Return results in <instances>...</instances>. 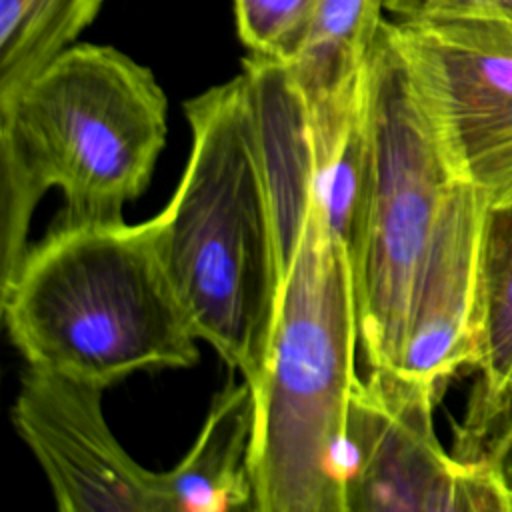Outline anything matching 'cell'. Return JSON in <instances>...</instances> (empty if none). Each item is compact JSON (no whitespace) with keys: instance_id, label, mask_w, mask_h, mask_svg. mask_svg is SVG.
<instances>
[{"instance_id":"cell-1","label":"cell","mask_w":512,"mask_h":512,"mask_svg":"<svg viewBox=\"0 0 512 512\" xmlns=\"http://www.w3.org/2000/svg\"><path fill=\"white\" fill-rule=\"evenodd\" d=\"M278 250L266 374L248 450L252 510L346 512V422L356 382V282L324 198L308 102L288 64L246 56Z\"/></svg>"},{"instance_id":"cell-2","label":"cell","mask_w":512,"mask_h":512,"mask_svg":"<svg viewBox=\"0 0 512 512\" xmlns=\"http://www.w3.org/2000/svg\"><path fill=\"white\" fill-rule=\"evenodd\" d=\"M368 206L354 260L360 348L370 370L444 378L476 360L486 202L436 132L392 20L364 68Z\"/></svg>"},{"instance_id":"cell-3","label":"cell","mask_w":512,"mask_h":512,"mask_svg":"<svg viewBox=\"0 0 512 512\" xmlns=\"http://www.w3.org/2000/svg\"><path fill=\"white\" fill-rule=\"evenodd\" d=\"M182 178L152 218L194 332L256 392L278 298V250L256 110L244 72L184 102Z\"/></svg>"},{"instance_id":"cell-4","label":"cell","mask_w":512,"mask_h":512,"mask_svg":"<svg viewBox=\"0 0 512 512\" xmlns=\"http://www.w3.org/2000/svg\"><path fill=\"white\" fill-rule=\"evenodd\" d=\"M168 100L152 70L102 44H72L0 102V286L28 250L42 194L66 200L60 224L120 222L166 142Z\"/></svg>"},{"instance_id":"cell-5","label":"cell","mask_w":512,"mask_h":512,"mask_svg":"<svg viewBox=\"0 0 512 512\" xmlns=\"http://www.w3.org/2000/svg\"><path fill=\"white\" fill-rule=\"evenodd\" d=\"M0 296L10 340L30 368L106 390L136 372L188 368L200 358L152 218L54 222Z\"/></svg>"},{"instance_id":"cell-6","label":"cell","mask_w":512,"mask_h":512,"mask_svg":"<svg viewBox=\"0 0 512 512\" xmlns=\"http://www.w3.org/2000/svg\"><path fill=\"white\" fill-rule=\"evenodd\" d=\"M436 386L390 370L358 380L346 422V512H512L484 458H460L434 432Z\"/></svg>"},{"instance_id":"cell-7","label":"cell","mask_w":512,"mask_h":512,"mask_svg":"<svg viewBox=\"0 0 512 512\" xmlns=\"http://www.w3.org/2000/svg\"><path fill=\"white\" fill-rule=\"evenodd\" d=\"M416 88L456 170L488 208L512 200V18L392 20Z\"/></svg>"},{"instance_id":"cell-8","label":"cell","mask_w":512,"mask_h":512,"mask_svg":"<svg viewBox=\"0 0 512 512\" xmlns=\"http://www.w3.org/2000/svg\"><path fill=\"white\" fill-rule=\"evenodd\" d=\"M102 388L54 372H24L12 422L62 512H164L162 476L138 464L102 412Z\"/></svg>"},{"instance_id":"cell-9","label":"cell","mask_w":512,"mask_h":512,"mask_svg":"<svg viewBox=\"0 0 512 512\" xmlns=\"http://www.w3.org/2000/svg\"><path fill=\"white\" fill-rule=\"evenodd\" d=\"M478 382L456 434L454 454L478 458L512 410V200L486 208L478 282Z\"/></svg>"},{"instance_id":"cell-10","label":"cell","mask_w":512,"mask_h":512,"mask_svg":"<svg viewBox=\"0 0 512 512\" xmlns=\"http://www.w3.org/2000/svg\"><path fill=\"white\" fill-rule=\"evenodd\" d=\"M230 376L214 394L204 424L184 458L162 476L164 512L252 510L248 450L254 428V390Z\"/></svg>"},{"instance_id":"cell-11","label":"cell","mask_w":512,"mask_h":512,"mask_svg":"<svg viewBox=\"0 0 512 512\" xmlns=\"http://www.w3.org/2000/svg\"><path fill=\"white\" fill-rule=\"evenodd\" d=\"M386 0H320L300 56L288 64L312 112L340 110L362 94L364 66Z\"/></svg>"},{"instance_id":"cell-12","label":"cell","mask_w":512,"mask_h":512,"mask_svg":"<svg viewBox=\"0 0 512 512\" xmlns=\"http://www.w3.org/2000/svg\"><path fill=\"white\" fill-rule=\"evenodd\" d=\"M104 0H0V102L70 48Z\"/></svg>"},{"instance_id":"cell-13","label":"cell","mask_w":512,"mask_h":512,"mask_svg":"<svg viewBox=\"0 0 512 512\" xmlns=\"http://www.w3.org/2000/svg\"><path fill=\"white\" fill-rule=\"evenodd\" d=\"M240 42L250 54L292 64L310 36L320 0H232Z\"/></svg>"},{"instance_id":"cell-14","label":"cell","mask_w":512,"mask_h":512,"mask_svg":"<svg viewBox=\"0 0 512 512\" xmlns=\"http://www.w3.org/2000/svg\"><path fill=\"white\" fill-rule=\"evenodd\" d=\"M384 10L398 22H440L468 16L512 18V0H386Z\"/></svg>"},{"instance_id":"cell-15","label":"cell","mask_w":512,"mask_h":512,"mask_svg":"<svg viewBox=\"0 0 512 512\" xmlns=\"http://www.w3.org/2000/svg\"><path fill=\"white\" fill-rule=\"evenodd\" d=\"M478 458H484L494 468L512 506V410L488 436Z\"/></svg>"}]
</instances>
